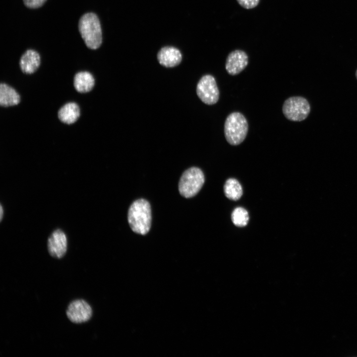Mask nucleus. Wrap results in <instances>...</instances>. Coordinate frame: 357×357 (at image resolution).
<instances>
[{
  "mask_svg": "<svg viewBox=\"0 0 357 357\" xmlns=\"http://www.w3.org/2000/svg\"><path fill=\"white\" fill-rule=\"evenodd\" d=\"M128 222L134 232L144 235L149 231L151 225V210L149 203L144 199L134 201L128 209Z\"/></svg>",
  "mask_w": 357,
  "mask_h": 357,
  "instance_id": "nucleus-1",
  "label": "nucleus"
},
{
  "mask_svg": "<svg viewBox=\"0 0 357 357\" xmlns=\"http://www.w3.org/2000/svg\"><path fill=\"white\" fill-rule=\"evenodd\" d=\"M79 32L86 45L91 49H97L102 42V29L97 15L87 12L80 17L78 23Z\"/></svg>",
  "mask_w": 357,
  "mask_h": 357,
  "instance_id": "nucleus-2",
  "label": "nucleus"
},
{
  "mask_svg": "<svg viewBox=\"0 0 357 357\" xmlns=\"http://www.w3.org/2000/svg\"><path fill=\"white\" fill-rule=\"evenodd\" d=\"M248 124L245 117L240 112L229 114L224 124V134L227 141L232 145H238L245 139Z\"/></svg>",
  "mask_w": 357,
  "mask_h": 357,
  "instance_id": "nucleus-3",
  "label": "nucleus"
},
{
  "mask_svg": "<svg viewBox=\"0 0 357 357\" xmlns=\"http://www.w3.org/2000/svg\"><path fill=\"white\" fill-rule=\"evenodd\" d=\"M205 181L204 174L198 168L191 167L185 171L178 182V190L185 198L193 197L199 191Z\"/></svg>",
  "mask_w": 357,
  "mask_h": 357,
  "instance_id": "nucleus-4",
  "label": "nucleus"
},
{
  "mask_svg": "<svg viewBox=\"0 0 357 357\" xmlns=\"http://www.w3.org/2000/svg\"><path fill=\"white\" fill-rule=\"evenodd\" d=\"M282 112L288 120L301 121L308 116L310 112V106L305 98L301 96H293L284 101Z\"/></svg>",
  "mask_w": 357,
  "mask_h": 357,
  "instance_id": "nucleus-5",
  "label": "nucleus"
},
{
  "mask_svg": "<svg viewBox=\"0 0 357 357\" xmlns=\"http://www.w3.org/2000/svg\"><path fill=\"white\" fill-rule=\"evenodd\" d=\"M196 93L204 104L208 105L216 104L220 93L215 78L210 74L203 76L197 84Z\"/></svg>",
  "mask_w": 357,
  "mask_h": 357,
  "instance_id": "nucleus-6",
  "label": "nucleus"
},
{
  "mask_svg": "<svg viewBox=\"0 0 357 357\" xmlns=\"http://www.w3.org/2000/svg\"><path fill=\"white\" fill-rule=\"evenodd\" d=\"M66 314L72 322L82 323L90 319L92 315V309L84 300L76 299L69 303Z\"/></svg>",
  "mask_w": 357,
  "mask_h": 357,
  "instance_id": "nucleus-7",
  "label": "nucleus"
},
{
  "mask_svg": "<svg viewBox=\"0 0 357 357\" xmlns=\"http://www.w3.org/2000/svg\"><path fill=\"white\" fill-rule=\"evenodd\" d=\"M49 254L53 257L61 258L67 249V239L65 233L60 229L54 230L49 236L47 242Z\"/></svg>",
  "mask_w": 357,
  "mask_h": 357,
  "instance_id": "nucleus-8",
  "label": "nucleus"
},
{
  "mask_svg": "<svg viewBox=\"0 0 357 357\" xmlns=\"http://www.w3.org/2000/svg\"><path fill=\"white\" fill-rule=\"evenodd\" d=\"M248 63V57L243 51L236 50L228 56L225 63L227 72L231 75H236L243 70Z\"/></svg>",
  "mask_w": 357,
  "mask_h": 357,
  "instance_id": "nucleus-9",
  "label": "nucleus"
},
{
  "mask_svg": "<svg viewBox=\"0 0 357 357\" xmlns=\"http://www.w3.org/2000/svg\"><path fill=\"white\" fill-rule=\"evenodd\" d=\"M157 59L161 65L173 67L178 65L182 60L180 52L173 47H165L158 52Z\"/></svg>",
  "mask_w": 357,
  "mask_h": 357,
  "instance_id": "nucleus-10",
  "label": "nucleus"
},
{
  "mask_svg": "<svg viewBox=\"0 0 357 357\" xmlns=\"http://www.w3.org/2000/svg\"><path fill=\"white\" fill-rule=\"evenodd\" d=\"M80 116L78 105L74 102L65 103L58 110L57 116L60 122L67 125L75 123Z\"/></svg>",
  "mask_w": 357,
  "mask_h": 357,
  "instance_id": "nucleus-11",
  "label": "nucleus"
},
{
  "mask_svg": "<svg viewBox=\"0 0 357 357\" xmlns=\"http://www.w3.org/2000/svg\"><path fill=\"white\" fill-rule=\"evenodd\" d=\"M40 65V56L33 50H28L22 55L19 60L21 71L26 74L35 72Z\"/></svg>",
  "mask_w": 357,
  "mask_h": 357,
  "instance_id": "nucleus-12",
  "label": "nucleus"
},
{
  "mask_svg": "<svg viewBox=\"0 0 357 357\" xmlns=\"http://www.w3.org/2000/svg\"><path fill=\"white\" fill-rule=\"evenodd\" d=\"M95 80L91 73L81 71L75 74L73 78V86L76 91L84 94L91 91L94 88Z\"/></svg>",
  "mask_w": 357,
  "mask_h": 357,
  "instance_id": "nucleus-13",
  "label": "nucleus"
},
{
  "mask_svg": "<svg viewBox=\"0 0 357 357\" xmlns=\"http://www.w3.org/2000/svg\"><path fill=\"white\" fill-rule=\"evenodd\" d=\"M20 96L17 91L8 84L1 82L0 84V106L12 107L20 102Z\"/></svg>",
  "mask_w": 357,
  "mask_h": 357,
  "instance_id": "nucleus-14",
  "label": "nucleus"
},
{
  "mask_svg": "<svg viewBox=\"0 0 357 357\" xmlns=\"http://www.w3.org/2000/svg\"><path fill=\"white\" fill-rule=\"evenodd\" d=\"M226 196L233 200L239 199L242 195V188L239 182L235 178L228 179L224 186Z\"/></svg>",
  "mask_w": 357,
  "mask_h": 357,
  "instance_id": "nucleus-15",
  "label": "nucleus"
},
{
  "mask_svg": "<svg viewBox=\"0 0 357 357\" xmlns=\"http://www.w3.org/2000/svg\"><path fill=\"white\" fill-rule=\"evenodd\" d=\"M231 219L233 224L236 226L244 227L248 222V213L243 208L237 207L232 213Z\"/></svg>",
  "mask_w": 357,
  "mask_h": 357,
  "instance_id": "nucleus-16",
  "label": "nucleus"
},
{
  "mask_svg": "<svg viewBox=\"0 0 357 357\" xmlns=\"http://www.w3.org/2000/svg\"><path fill=\"white\" fill-rule=\"evenodd\" d=\"M238 2L243 8L249 9L257 6L260 0H237Z\"/></svg>",
  "mask_w": 357,
  "mask_h": 357,
  "instance_id": "nucleus-17",
  "label": "nucleus"
},
{
  "mask_svg": "<svg viewBox=\"0 0 357 357\" xmlns=\"http://www.w3.org/2000/svg\"><path fill=\"white\" fill-rule=\"evenodd\" d=\"M24 4L30 8H37L42 5L46 0H23Z\"/></svg>",
  "mask_w": 357,
  "mask_h": 357,
  "instance_id": "nucleus-18",
  "label": "nucleus"
},
{
  "mask_svg": "<svg viewBox=\"0 0 357 357\" xmlns=\"http://www.w3.org/2000/svg\"><path fill=\"white\" fill-rule=\"evenodd\" d=\"M0 221H1L2 220V218H3V208H2V205H0Z\"/></svg>",
  "mask_w": 357,
  "mask_h": 357,
  "instance_id": "nucleus-19",
  "label": "nucleus"
},
{
  "mask_svg": "<svg viewBox=\"0 0 357 357\" xmlns=\"http://www.w3.org/2000/svg\"><path fill=\"white\" fill-rule=\"evenodd\" d=\"M356 78H357V70H356Z\"/></svg>",
  "mask_w": 357,
  "mask_h": 357,
  "instance_id": "nucleus-20",
  "label": "nucleus"
}]
</instances>
